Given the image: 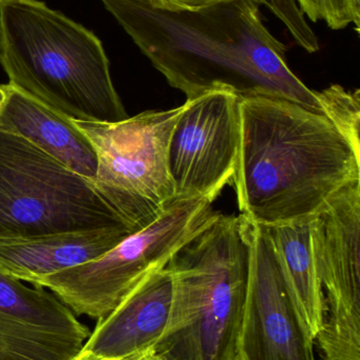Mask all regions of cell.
<instances>
[{
	"label": "cell",
	"mask_w": 360,
	"mask_h": 360,
	"mask_svg": "<svg viewBox=\"0 0 360 360\" xmlns=\"http://www.w3.org/2000/svg\"><path fill=\"white\" fill-rule=\"evenodd\" d=\"M101 1L186 99L225 90L239 97L289 99L323 112L316 91L287 65V46L264 25L257 0H218L198 8Z\"/></svg>",
	"instance_id": "cell-1"
},
{
	"label": "cell",
	"mask_w": 360,
	"mask_h": 360,
	"mask_svg": "<svg viewBox=\"0 0 360 360\" xmlns=\"http://www.w3.org/2000/svg\"><path fill=\"white\" fill-rule=\"evenodd\" d=\"M232 184L239 210L261 226L314 217L360 179V147L323 112L277 97H240Z\"/></svg>",
	"instance_id": "cell-2"
},
{
	"label": "cell",
	"mask_w": 360,
	"mask_h": 360,
	"mask_svg": "<svg viewBox=\"0 0 360 360\" xmlns=\"http://www.w3.org/2000/svg\"><path fill=\"white\" fill-rule=\"evenodd\" d=\"M0 65L10 84L71 120L129 117L101 40L39 0H2Z\"/></svg>",
	"instance_id": "cell-3"
},
{
	"label": "cell",
	"mask_w": 360,
	"mask_h": 360,
	"mask_svg": "<svg viewBox=\"0 0 360 360\" xmlns=\"http://www.w3.org/2000/svg\"><path fill=\"white\" fill-rule=\"evenodd\" d=\"M165 268L173 313L154 352L165 360H238L249 272L242 216L218 214Z\"/></svg>",
	"instance_id": "cell-4"
},
{
	"label": "cell",
	"mask_w": 360,
	"mask_h": 360,
	"mask_svg": "<svg viewBox=\"0 0 360 360\" xmlns=\"http://www.w3.org/2000/svg\"><path fill=\"white\" fill-rule=\"evenodd\" d=\"M106 229L132 233L92 180L0 130V241Z\"/></svg>",
	"instance_id": "cell-5"
},
{
	"label": "cell",
	"mask_w": 360,
	"mask_h": 360,
	"mask_svg": "<svg viewBox=\"0 0 360 360\" xmlns=\"http://www.w3.org/2000/svg\"><path fill=\"white\" fill-rule=\"evenodd\" d=\"M207 199H175L149 226L127 236L101 257L49 275L35 287L50 290L76 316L101 321L154 271L211 224L217 212Z\"/></svg>",
	"instance_id": "cell-6"
},
{
	"label": "cell",
	"mask_w": 360,
	"mask_h": 360,
	"mask_svg": "<svg viewBox=\"0 0 360 360\" xmlns=\"http://www.w3.org/2000/svg\"><path fill=\"white\" fill-rule=\"evenodd\" d=\"M183 109L142 112L118 122L74 120L97 153L95 186L132 233L156 221L175 199L168 147Z\"/></svg>",
	"instance_id": "cell-7"
},
{
	"label": "cell",
	"mask_w": 360,
	"mask_h": 360,
	"mask_svg": "<svg viewBox=\"0 0 360 360\" xmlns=\"http://www.w3.org/2000/svg\"><path fill=\"white\" fill-rule=\"evenodd\" d=\"M312 243L325 296L314 342L323 360H360V179L314 216Z\"/></svg>",
	"instance_id": "cell-8"
},
{
	"label": "cell",
	"mask_w": 360,
	"mask_h": 360,
	"mask_svg": "<svg viewBox=\"0 0 360 360\" xmlns=\"http://www.w3.org/2000/svg\"><path fill=\"white\" fill-rule=\"evenodd\" d=\"M239 101L230 91L216 90L183 103L168 147L175 199L213 202L232 184L240 141Z\"/></svg>",
	"instance_id": "cell-9"
},
{
	"label": "cell",
	"mask_w": 360,
	"mask_h": 360,
	"mask_svg": "<svg viewBox=\"0 0 360 360\" xmlns=\"http://www.w3.org/2000/svg\"><path fill=\"white\" fill-rule=\"evenodd\" d=\"M243 220L249 272L238 360H316L314 338L287 287L266 229Z\"/></svg>",
	"instance_id": "cell-10"
},
{
	"label": "cell",
	"mask_w": 360,
	"mask_h": 360,
	"mask_svg": "<svg viewBox=\"0 0 360 360\" xmlns=\"http://www.w3.org/2000/svg\"><path fill=\"white\" fill-rule=\"evenodd\" d=\"M90 334L52 292L0 271V360H74Z\"/></svg>",
	"instance_id": "cell-11"
},
{
	"label": "cell",
	"mask_w": 360,
	"mask_h": 360,
	"mask_svg": "<svg viewBox=\"0 0 360 360\" xmlns=\"http://www.w3.org/2000/svg\"><path fill=\"white\" fill-rule=\"evenodd\" d=\"M173 277L166 268L146 276L106 319L97 321L84 350L105 360L154 351L170 323Z\"/></svg>",
	"instance_id": "cell-12"
},
{
	"label": "cell",
	"mask_w": 360,
	"mask_h": 360,
	"mask_svg": "<svg viewBox=\"0 0 360 360\" xmlns=\"http://www.w3.org/2000/svg\"><path fill=\"white\" fill-rule=\"evenodd\" d=\"M0 130L29 141L72 172L94 180L97 158L75 122L12 84H0Z\"/></svg>",
	"instance_id": "cell-13"
},
{
	"label": "cell",
	"mask_w": 360,
	"mask_h": 360,
	"mask_svg": "<svg viewBox=\"0 0 360 360\" xmlns=\"http://www.w3.org/2000/svg\"><path fill=\"white\" fill-rule=\"evenodd\" d=\"M130 234L124 229H106L0 241V271L35 285L49 275L97 259Z\"/></svg>",
	"instance_id": "cell-14"
},
{
	"label": "cell",
	"mask_w": 360,
	"mask_h": 360,
	"mask_svg": "<svg viewBox=\"0 0 360 360\" xmlns=\"http://www.w3.org/2000/svg\"><path fill=\"white\" fill-rule=\"evenodd\" d=\"M313 218L263 228L287 287L315 340L323 326L325 296L313 250Z\"/></svg>",
	"instance_id": "cell-15"
},
{
	"label": "cell",
	"mask_w": 360,
	"mask_h": 360,
	"mask_svg": "<svg viewBox=\"0 0 360 360\" xmlns=\"http://www.w3.org/2000/svg\"><path fill=\"white\" fill-rule=\"evenodd\" d=\"M323 113L344 132L354 145L360 147V93L346 90L340 84H332L329 88L317 92Z\"/></svg>",
	"instance_id": "cell-16"
},
{
	"label": "cell",
	"mask_w": 360,
	"mask_h": 360,
	"mask_svg": "<svg viewBox=\"0 0 360 360\" xmlns=\"http://www.w3.org/2000/svg\"><path fill=\"white\" fill-rule=\"evenodd\" d=\"M304 15L314 22L323 21L332 30L354 25L359 32L360 0H296Z\"/></svg>",
	"instance_id": "cell-17"
},
{
	"label": "cell",
	"mask_w": 360,
	"mask_h": 360,
	"mask_svg": "<svg viewBox=\"0 0 360 360\" xmlns=\"http://www.w3.org/2000/svg\"><path fill=\"white\" fill-rule=\"evenodd\" d=\"M260 6L270 8L271 12L283 21L298 46L309 53L318 52V38L306 20V15L296 0H257Z\"/></svg>",
	"instance_id": "cell-18"
},
{
	"label": "cell",
	"mask_w": 360,
	"mask_h": 360,
	"mask_svg": "<svg viewBox=\"0 0 360 360\" xmlns=\"http://www.w3.org/2000/svg\"><path fill=\"white\" fill-rule=\"evenodd\" d=\"M151 1L159 6H168V8H198L218 0H151Z\"/></svg>",
	"instance_id": "cell-19"
},
{
	"label": "cell",
	"mask_w": 360,
	"mask_h": 360,
	"mask_svg": "<svg viewBox=\"0 0 360 360\" xmlns=\"http://www.w3.org/2000/svg\"><path fill=\"white\" fill-rule=\"evenodd\" d=\"M124 360H165L163 359L162 357L159 356L156 353H154V351H149V352L144 353V354L137 355V356L130 357V359H127Z\"/></svg>",
	"instance_id": "cell-20"
},
{
	"label": "cell",
	"mask_w": 360,
	"mask_h": 360,
	"mask_svg": "<svg viewBox=\"0 0 360 360\" xmlns=\"http://www.w3.org/2000/svg\"><path fill=\"white\" fill-rule=\"evenodd\" d=\"M74 360H105L99 359V357L95 356V355H93L92 353L87 352V351H82V352L80 353V355H78L77 357H76Z\"/></svg>",
	"instance_id": "cell-21"
},
{
	"label": "cell",
	"mask_w": 360,
	"mask_h": 360,
	"mask_svg": "<svg viewBox=\"0 0 360 360\" xmlns=\"http://www.w3.org/2000/svg\"><path fill=\"white\" fill-rule=\"evenodd\" d=\"M2 0H0V4H1Z\"/></svg>",
	"instance_id": "cell-22"
}]
</instances>
